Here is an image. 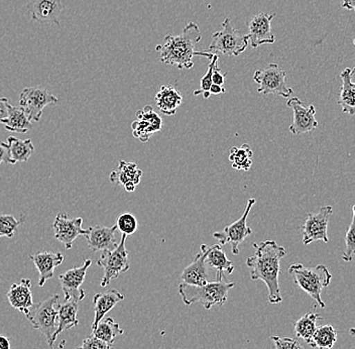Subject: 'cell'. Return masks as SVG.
Returning <instances> with one entry per match:
<instances>
[{
  "instance_id": "1",
  "label": "cell",
  "mask_w": 355,
  "mask_h": 349,
  "mask_svg": "<svg viewBox=\"0 0 355 349\" xmlns=\"http://www.w3.org/2000/svg\"><path fill=\"white\" fill-rule=\"evenodd\" d=\"M254 253L246 259L252 281H263L268 291V302L279 304L283 301L279 290V277L282 259L287 250L275 240L268 239L254 244Z\"/></svg>"
},
{
  "instance_id": "2",
  "label": "cell",
  "mask_w": 355,
  "mask_h": 349,
  "mask_svg": "<svg viewBox=\"0 0 355 349\" xmlns=\"http://www.w3.org/2000/svg\"><path fill=\"white\" fill-rule=\"evenodd\" d=\"M201 40L198 24L189 22L180 35H166L165 43L157 44L155 51L159 53L162 63L177 67L180 70H189L194 66L193 58L205 57L210 60L212 57L211 53L195 51Z\"/></svg>"
},
{
  "instance_id": "3",
  "label": "cell",
  "mask_w": 355,
  "mask_h": 349,
  "mask_svg": "<svg viewBox=\"0 0 355 349\" xmlns=\"http://www.w3.org/2000/svg\"><path fill=\"white\" fill-rule=\"evenodd\" d=\"M234 283L223 281L208 282L203 286H193L182 283L179 284V294L185 305L191 306L200 303L206 310L213 306H223L227 301L228 293L234 287Z\"/></svg>"
},
{
  "instance_id": "4",
  "label": "cell",
  "mask_w": 355,
  "mask_h": 349,
  "mask_svg": "<svg viewBox=\"0 0 355 349\" xmlns=\"http://www.w3.org/2000/svg\"><path fill=\"white\" fill-rule=\"evenodd\" d=\"M288 275L293 278L295 284L307 293L321 308H325L321 298L322 291L329 286L332 275L324 264L307 268L302 264H293L288 268Z\"/></svg>"
},
{
  "instance_id": "5",
  "label": "cell",
  "mask_w": 355,
  "mask_h": 349,
  "mask_svg": "<svg viewBox=\"0 0 355 349\" xmlns=\"http://www.w3.org/2000/svg\"><path fill=\"white\" fill-rule=\"evenodd\" d=\"M60 304V295H51L43 301L33 305L28 314H26V319L32 323L33 327L46 337L50 349H54L53 335L58 328Z\"/></svg>"
},
{
  "instance_id": "6",
  "label": "cell",
  "mask_w": 355,
  "mask_h": 349,
  "mask_svg": "<svg viewBox=\"0 0 355 349\" xmlns=\"http://www.w3.org/2000/svg\"><path fill=\"white\" fill-rule=\"evenodd\" d=\"M248 42V35L235 30L232 26V19L226 17L222 22V30L213 35L212 42L205 52L213 55L220 53L228 57H237L246 50Z\"/></svg>"
},
{
  "instance_id": "7",
  "label": "cell",
  "mask_w": 355,
  "mask_h": 349,
  "mask_svg": "<svg viewBox=\"0 0 355 349\" xmlns=\"http://www.w3.org/2000/svg\"><path fill=\"white\" fill-rule=\"evenodd\" d=\"M126 235H121L119 246L113 250L102 251L97 261V266L103 269L104 275L100 286L105 288L112 280L116 279L121 273L128 272L130 268V257L126 250Z\"/></svg>"
},
{
  "instance_id": "8",
  "label": "cell",
  "mask_w": 355,
  "mask_h": 349,
  "mask_svg": "<svg viewBox=\"0 0 355 349\" xmlns=\"http://www.w3.org/2000/svg\"><path fill=\"white\" fill-rule=\"evenodd\" d=\"M254 80L257 85L259 94H275L284 99H290L293 89L286 82V72L277 64H268L265 68L257 70Z\"/></svg>"
},
{
  "instance_id": "9",
  "label": "cell",
  "mask_w": 355,
  "mask_h": 349,
  "mask_svg": "<svg viewBox=\"0 0 355 349\" xmlns=\"http://www.w3.org/2000/svg\"><path fill=\"white\" fill-rule=\"evenodd\" d=\"M59 99L43 86H31L22 89L19 95V105L31 121H39L44 108L55 104Z\"/></svg>"
},
{
  "instance_id": "10",
  "label": "cell",
  "mask_w": 355,
  "mask_h": 349,
  "mask_svg": "<svg viewBox=\"0 0 355 349\" xmlns=\"http://www.w3.org/2000/svg\"><path fill=\"white\" fill-rule=\"evenodd\" d=\"M255 202H257V200L254 198L248 199L245 210H244L241 219L232 222L230 225L226 226L223 230L213 233V237L218 239L219 244H221L222 246L227 244H232L233 255H239V246H241V242H243L246 237L252 233V228L248 225V217Z\"/></svg>"
},
{
  "instance_id": "11",
  "label": "cell",
  "mask_w": 355,
  "mask_h": 349,
  "mask_svg": "<svg viewBox=\"0 0 355 349\" xmlns=\"http://www.w3.org/2000/svg\"><path fill=\"white\" fill-rule=\"evenodd\" d=\"M332 213L331 206H323L319 209L318 212L308 214L305 223L301 228L303 235L302 240L305 246L314 241H329L327 228Z\"/></svg>"
},
{
  "instance_id": "12",
  "label": "cell",
  "mask_w": 355,
  "mask_h": 349,
  "mask_svg": "<svg viewBox=\"0 0 355 349\" xmlns=\"http://www.w3.org/2000/svg\"><path fill=\"white\" fill-rule=\"evenodd\" d=\"M91 264H92L91 259H85L82 266H75L59 275V281L63 290L65 301L72 300L79 303L85 298L86 293L82 289V284L85 282L86 273Z\"/></svg>"
},
{
  "instance_id": "13",
  "label": "cell",
  "mask_w": 355,
  "mask_h": 349,
  "mask_svg": "<svg viewBox=\"0 0 355 349\" xmlns=\"http://www.w3.org/2000/svg\"><path fill=\"white\" fill-rule=\"evenodd\" d=\"M287 106L294 113V120L288 128L293 135H304L316 130L318 121L315 119L316 108L313 104L307 105L298 97H292L288 100Z\"/></svg>"
},
{
  "instance_id": "14",
  "label": "cell",
  "mask_w": 355,
  "mask_h": 349,
  "mask_svg": "<svg viewBox=\"0 0 355 349\" xmlns=\"http://www.w3.org/2000/svg\"><path fill=\"white\" fill-rule=\"evenodd\" d=\"M82 223L81 217L70 219L65 212L58 213L53 223L55 239L63 244L67 250H71L78 237L87 235L88 230H83Z\"/></svg>"
},
{
  "instance_id": "15",
  "label": "cell",
  "mask_w": 355,
  "mask_h": 349,
  "mask_svg": "<svg viewBox=\"0 0 355 349\" xmlns=\"http://www.w3.org/2000/svg\"><path fill=\"white\" fill-rule=\"evenodd\" d=\"M163 128V119L153 106L146 105L137 110V119L132 124V135L141 142H148L153 135Z\"/></svg>"
},
{
  "instance_id": "16",
  "label": "cell",
  "mask_w": 355,
  "mask_h": 349,
  "mask_svg": "<svg viewBox=\"0 0 355 349\" xmlns=\"http://www.w3.org/2000/svg\"><path fill=\"white\" fill-rule=\"evenodd\" d=\"M275 17L276 13L261 12L254 15L248 22V41H250L252 48L255 49L266 44H274L276 42L270 26Z\"/></svg>"
},
{
  "instance_id": "17",
  "label": "cell",
  "mask_w": 355,
  "mask_h": 349,
  "mask_svg": "<svg viewBox=\"0 0 355 349\" xmlns=\"http://www.w3.org/2000/svg\"><path fill=\"white\" fill-rule=\"evenodd\" d=\"M28 10L32 21L59 26L64 6L61 0H32Z\"/></svg>"
},
{
  "instance_id": "18",
  "label": "cell",
  "mask_w": 355,
  "mask_h": 349,
  "mask_svg": "<svg viewBox=\"0 0 355 349\" xmlns=\"http://www.w3.org/2000/svg\"><path fill=\"white\" fill-rule=\"evenodd\" d=\"M117 230L116 225L107 226L95 225L88 228V233L86 235L89 250L96 253V251L113 250L119 241L115 237V231Z\"/></svg>"
},
{
  "instance_id": "19",
  "label": "cell",
  "mask_w": 355,
  "mask_h": 349,
  "mask_svg": "<svg viewBox=\"0 0 355 349\" xmlns=\"http://www.w3.org/2000/svg\"><path fill=\"white\" fill-rule=\"evenodd\" d=\"M30 259L39 272V286L43 287L46 282L54 278L55 269L63 264L64 255L62 253L43 250L32 253Z\"/></svg>"
},
{
  "instance_id": "20",
  "label": "cell",
  "mask_w": 355,
  "mask_h": 349,
  "mask_svg": "<svg viewBox=\"0 0 355 349\" xmlns=\"http://www.w3.org/2000/svg\"><path fill=\"white\" fill-rule=\"evenodd\" d=\"M8 300L15 310L28 314L33 305L32 282L30 279H21L19 284H12L8 290Z\"/></svg>"
},
{
  "instance_id": "21",
  "label": "cell",
  "mask_w": 355,
  "mask_h": 349,
  "mask_svg": "<svg viewBox=\"0 0 355 349\" xmlns=\"http://www.w3.org/2000/svg\"><path fill=\"white\" fill-rule=\"evenodd\" d=\"M208 246L202 244L200 251L192 264L184 269L181 275L183 283L193 284V286H203L207 284V264L205 262L206 250Z\"/></svg>"
},
{
  "instance_id": "22",
  "label": "cell",
  "mask_w": 355,
  "mask_h": 349,
  "mask_svg": "<svg viewBox=\"0 0 355 349\" xmlns=\"http://www.w3.org/2000/svg\"><path fill=\"white\" fill-rule=\"evenodd\" d=\"M141 176L143 171L137 168V164L121 160L119 161V169L111 173L110 179L112 183L123 187L128 192H135L137 186L141 183Z\"/></svg>"
},
{
  "instance_id": "23",
  "label": "cell",
  "mask_w": 355,
  "mask_h": 349,
  "mask_svg": "<svg viewBox=\"0 0 355 349\" xmlns=\"http://www.w3.org/2000/svg\"><path fill=\"white\" fill-rule=\"evenodd\" d=\"M124 296L116 289H110L105 292L98 293L93 298L95 316L91 328L96 327L97 324L105 318L106 314L110 312L119 302L123 301Z\"/></svg>"
},
{
  "instance_id": "24",
  "label": "cell",
  "mask_w": 355,
  "mask_h": 349,
  "mask_svg": "<svg viewBox=\"0 0 355 349\" xmlns=\"http://www.w3.org/2000/svg\"><path fill=\"white\" fill-rule=\"evenodd\" d=\"M205 262L216 271V281H222L224 275H232L234 271V266L226 257L221 244H214L210 248L208 246L206 250Z\"/></svg>"
},
{
  "instance_id": "25",
  "label": "cell",
  "mask_w": 355,
  "mask_h": 349,
  "mask_svg": "<svg viewBox=\"0 0 355 349\" xmlns=\"http://www.w3.org/2000/svg\"><path fill=\"white\" fill-rule=\"evenodd\" d=\"M157 108L168 117L176 114L178 108L183 102L181 93L173 86L164 85L159 88L155 97Z\"/></svg>"
},
{
  "instance_id": "26",
  "label": "cell",
  "mask_w": 355,
  "mask_h": 349,
  "mask_svg": "<svg viewBox=\"0 0 355 349\" xmlns=\"http://www.w3.org/2000/svg\"><path fill=\"white\" fill-rule=\"evenodd\" d=\"M354 69L346 68L341 72L343 81L340 92L338 95V104L343 113L354 115L355 112V84L352 82Z\"/></svg>"
},
{
  "instance_id": "27",
  "label": "cell",
  "mask_w": 355,
  "mask_h": 349,
  "mask_svg": "<svg viewBox=\"0 0 355 349\" xmlns=\"http://www.w3.org/2000/svg\"><path fill=\"white\" fill-rule=\"evenodd\" d=\"M78 310H79V304L72 300H68L65 303L60 304L59 311H58V328L53 335L54 343L62 332L79 325V320L77 317Z\"/></svg>"
},
{
  "instance_id": "28",
  "label": "cell",
  "mask_w": 355,
  "mask_h": 349,
  "mask_svg": "<svg viewBox=\"0 0 355 349\" xmlns=\"http://www.w3.org/2000/svg\"><path fill=\"white\" fill-rule=\"evenodd\" d=\"M0 124L10 133H28L32 130V121L28 119L21 106H10L8 115L6 119L1 120Z\"/></svg>"
},
{
  "instance_id": "29",
  "label": "cell",
  "mask_w": 355,
  "mask_h": 349,
  "mask_svg": "<svg viewBox=\"0 0 355 349\" xmlns=\"http://www.w3.org/2000/svg\"><path fill=\"white\" fill-rule=\"evenodd\" d=\"M6 146L10 155V164L24 163L35 153V146L31 139H21L15 137H8Z\"/></svg>"
},
{
  "instance_id": "30",
  "label": "cell",
  "mask_w": 355,
  "mask_h": 349,
  "mask_svg": "<svg viewBox=\"0 0 355 349\" xmlns=\"http://www.w3.org/2000/svg\"><path fill=\"white\" fill-rule=\"evenodd\" d=\"M92 331L91 335L106 342V343L112 344V346L117 337L124 333L123 329L121 328L119 323L115 322L114 319L111 317L102 319Z\"/></svg>"
},
{
  "instance_id": "31",
  "label": "cell",
  "mask_w": 355,
  "mask_h": 349,
  "mask_svg": "<svg viewBox=\"0 0 355 349\" xmlns=\"http://www.w3.org/2000/svg\"><path fill=\"white\" fill-rule=\"evenodd\" d=\"M322 317L318 313L310 312L300 318L295 323V334L299 339H303L311 346L312 344L313 335L317 329V321L321 320Z\"/></svg>"
},
{
  "instance_id": "32",
  "label": "cell",
  "mask_w": 355,
  "mask_h": 349,
  "mask_svg": "<svg viewBox=\"0 0 355 349\" xmlns=\"http://www.w3.org/2000/svg\"><path fill=\"white\" fill-rule=\"evenodd\" d=\"M252 148L248 144L236 148L233 146L230 150V161L232 163V168L239 171H248L252 166Z\"/></svg>"
},
{
  "instance_id": "33",
  "label": "cell",
  "mask_w": 355,
  "mask_h": 349,
  "mask_svg": "<svg viewBox=\"0 0 355 349\" xmlns=\"http://www.w3.org/2000/svg\"><path fill=\"white\" fill-rule=\"evenodd\" d=\"M336 340L337 332L332 325L317 326L311 346L319 349H331Z\"/></svg>"
},
{
  "instance_id": "34",
  "label": "cell",
  "mask_w": 355,
  "mask_h": 349,
  "mask_svg": "<svg viewBox=\"0 0 355 349\" xmlns=\"http://www.w3.org/2000/svg\"><path fill=\"white\" fill-rule=\"evenodd\" d=\"M24 219H26V217L24 215L19 220L15 219L13 215H0V237H8V239H12L19 226L24 224Z\"/></svg>"
},
{
  "instance_id": "35",
  "label": "cell",
  "mask_w": 355,
  "mask_h": 349,
  "mask_svg": "<svg viewBox=\"0 0 355 349\" xmlns=\"http://www.w3.org/2000/svg\"><path fill=\"white\" fill-rule=\"evenodd\" d=\"M219 61V56L218 55H212L210 59L209 66H208L207 73L202 77L201 84H200L199 90L194 91L193 94L195 96H198V95H202L205 99H208L210 97V87L212 85V75L213 71H214L215 67L218 65Z\"/></svg>"
},
{
  "instance_id": "36",
  "label": "cell",
  "mask_w": 355,
  "mask_h": 349,
  "mask_svg": "<svg viewBox=\"0 0 355 349\" xmlns=\"http://www.w3.org/2000/svg\"><path fill=\"white\" fill-rule=\"evenodd\" d=\"M352 219L345 235V250L343 255L344 262H350L354 259L355 250V205L352 206Z\"/></svg>"
},
{
  "instance_id": "37",
  "label": "cell",
  "mask_w": 355,
  "mask_h": 349,
  "mask_svg": "<svg viewBox=\"0 0 355 349\" xmlns=\"http://www.w3.org/2000/svg\"><path fill=\"white\" fill-rule=\"evenodd\" d=\"M115 225H116L117 230H119L121 235L128 237V235H132L137 230L139 222H137V217L132 213L125 212L122 213L117 217Z\"/></svg>"
},
{
  "instance_id": "38",
  "label": "cell",
  "mask_w": 355,
  "mask_h": 349,
  "mask_svg": "<svg viewBox=\"0 0 355 349\" xmlns=\"http://www.w3.org/2000/svg\"><path fill=\"white\" fill-rule=\"evenodd\" d=\"M270 339L274 342L275 349H304L300 346L298 341L292 337L272 335L270 337Z\"/></svg>"
},
{
  "instance_id": "39",
  "label": "cell",
  "mask_w": 355,
  "mask_h": 349,
  "mask_svg": "<svg viewBox=\"0 0 355 349\" xmlns=\"http://www.w3.org/2000/svg\"><path fill=\"white\" fill-rule=\"evenodd\" d=\"M76 349H113V346L90 335V337L84 339L81 346Z\"/></svg>"
},
{
  "instance_id": "40",
  "label": "cell",
  "mask_w": 355,
  "mask_h": 349,
  "mask_svg": "<svg viewBox=\"0 0 355 349\" xmlns=\"http://www.w3.org/2000/svg\"><path fill=\"white\" fill-rule=\"evenodd\" d=\"M226 76H227V73H221V69L217 65L215 67L214 71H213L212 84L223 86Z\"/></svg>"
},
{
  "instance_id": "41",
  "label": "cell",
  "mask_w": 355,
  "mask_h": 349,
  "mask_svg": "<svg viewBox=\"0 0 355 349\" xmlns=\"http://www.w3.org/2000/svg\"><path fill=\"white\" fill-rule=\"evenodd\" d=\"M10 106V101L6 97H0V122L8 117Z\"/></svg>"
},
{
  "instance_id": "42",
  "label": "cell",
  "mask_w": 355,
  "mask_h": 349,
  "mask_svg": "<svg viewBox=\"0 0 355 349\" xmlns=\"http://www.w3.org/2000/svg\"><path fill=\"white\" fill-rule=\"evenodd\" d=\"M3 163L10 164V155L6 142H0V164Z\"/></svg>"
},
{
  "instance_id": "43",
  "label": "cell",
  "mask_w": 355,
  "mask_h": 349,
  "mask_svg": "<svg viewBox=\"0 0 355 349\" xmlns=\"http://www.w3.org/2000/svg\"><path fill=\"white\" fill-rule=\"evenodd\" d=\"M225 88L223 86L216 85V84H212L210 87V94L211 95H221L225 93Z\"/></svg>"
},
{
  "instance_id": "44",
  "label": "cell",
  "mask_w": 355,
  "mask_h": 349,
  "mask_svg": "<svg viewBox=\"0 0 355 349\" xmlns=\"http://www.w3.org/2000/svg\"><path fill=\"white\" fill-rule=\"evenodd\" d=\"M10 341L6 335L0 334V349H10Z\"/></svg>"
},
{
  "instance_id": "45",
  "label": "cell",
  "mask_w": 355,
  "mask_h": 349,
  "mask_svg": "<svg viewBox=\"0 0 355 349\" xmlns=\"http://www.w3.org/2000/svg\"><path fill=\"white\" fill-rule=\"evenodd\" d=\"M343 8L348 11H354L355 8V0H343Z\"/></svg>"
}]
</instances>
